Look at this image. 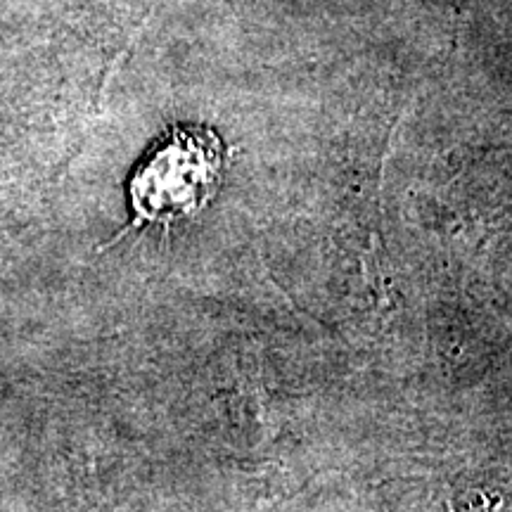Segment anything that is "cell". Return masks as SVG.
<instances>
[{
    "label": "cell",
    "mask_w": 512,
    "mask_h": 512,
    "mask_svg": "<svg viewBox=\"0 0 512 512\" xmlns=\"http://www.w3.org/2000/svg\"><path fill=\"white\" fill-rule=\"evenodd\" d=\"M226 147L214 128L176 124L152 145L128 181V204L140 223L192 219L221 188Z\"/></svg>",
    "instance_id": "6da1fadb"
}]
</instances>
